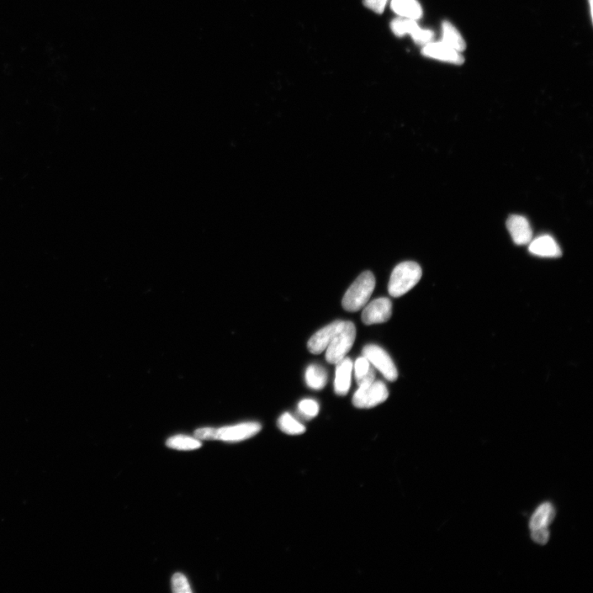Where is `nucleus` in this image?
<instances>
[{
    "instance_id": "1",
    "label": "nucleus",
    "mask_w": 593,
    "mask_h": 593,
    "mask_svg": "<svg viewBox=\"0 0 593 593\" xmlns=\"http://www.w3.org/2000/svg\"><path fill=\"white\" fill-rule=\"evenodd\" d=\"M422 277V269L414 262H405L396 266L391 273L388 284L391 296L399 298L409 292L419 283Z\"/></svg>"
},
{
    "instance_id": "2",
    "label": "nucleus",
    "mask_w": 593,
    "mask_h": 593,
    "mask_svg": "<svg viewBox=\"0 0 593 593\" xmlns=\"http://www.w3.org/2000/svg\"><path fill=\"white\" fill-rule=\"evenodd\" d=\"M375 285L376 280L372 272H365L360 274L344 296L343 308L351 312L361 310L367 305Z\"/></svg>"
},
{
    "instance_id": "3",
    "label": "nucleus",
    "mask_w": 593,
    "mask_h": 593,
    "mask_svg": "<svg viewBox=\"0 0 593 593\" xmlns=\"http://www.w3.org/2000/svg\"><path fill=\"white\" fill-rule=\"evenodd\" d=\"M356 338V328L351 321H345L340 332L334 337L326 348V359L331 364H336L346 356Z\"/></svg>"
},
{
    "instance_id": "4",
    "label": "nucleus",
    "mask_w": 593,
    "mask_h": 593,
    "mask_svg": "<svg viewBox=\"0 0 593 593\" xmlns=\"http://www.w3.org/2000/svg\"><path fill=\"white\" fill-rule=\"evenodd\" d=\"M388 388L381 381L364 386H359V390L353 396V405L359 409H370L377 406L388 398Z\"/></svg>"
},
{
    "instance_id": "5",
    "label": "nucleus",
    "mask_w": 593,
    "mask_h": 593,
    "mask_svg": "<svg viewBox=\"0 0 593 593\" xmlns=\"http://www.w3.org/2000/svg\"><path fill=\"white\" fill-rule=\"evenodd\" d=\"M363 356L366 358L373 366L380 371L386 380L395 382L398 378V372L393 359L383 348L368 345L363 349Z\"/></svg>"
},
{
    "instance_id": "6",
    "label": "nucleus",
    "mask_w": 593,
    "mask_h": 593,
    "mask_svg": "<svg viewBox=\"0 0 593 593\" xmlns=\"http://www.w3.org/2000/svg\"><path fill=\"white\" fill-rule=\"evenodd\" d=\"M393 315V304L386 298H380L371 301L365 306L362 314V321L365 325L371 326L385 323Z\"/></svg>"
},
{
    "instance_id": "7",
    "label": "nucleus",
    "mask_w": 593,
    "mask_h": 593,
    "mask_svg": "<svg viewBox=\"0 0 593 593\" xmlns=\"http://www.w3.org/2000/svg\"><path fill=\"white\" fill-rule=\"evenodd\" d=\"M262 430V426L256 422H247L239 425L218 428L219 440L240 442L255 436Z\"/></svg>"
},
{
    "instance_id": "8",
    "label": "nucleus",
    "mask_w": 593,
    "mask_h": 593,
    "mask_svg": "<svg viewBox=\"0 0 593 593\" xmlns=\"http://www.w3.org/2000/svg\"><path fill=\"white\" fill-rule=\"evenodd\" d=\"M344 324L345 321H336L315 333L308 343L309 351L314 354H319L326 351L334 337L341 331Z\"/></svg>"
},
{
    "instance_id": "9",
    "label": "nucleus",
    "mask_w": 593,
    "mask_h": 593,
    "mask_svg": "<svg viewBox=\"0 0 593 593\" xmlns=\"http://www.w3.org/2000/svg\"><path fill=\"white\" fill-rule=\"evenodd\" d=\"M422 54L432 59L441 61L453 65L460 66L464 63V57L460 52L444 44L443 42H430L423 47Z\"/></svg>"
},
{
    "instance_id": "10",
    "label": "nucleus",
    "mask_w": 593,
    "mask_h": 593,
    "mask_svg": "<svg viewBox=\"0 0 593 593\" xmlns=\"http://www.w3.org/2000/svg\"><path fill=\"white\" fill-rule=\"evenodd\" d=\"M507 229L517 245H526L532 240L530 222L521 215H513L507 220Z\"/></svg>"
},
{
    "instance_id": "11",
    "label": "nucleus",
    "mask_w": 593,
    "mask_h": 593,
    "mask_svg": "<svg viewBox=\"0 0 593 593\" xmlns=\"http://www.w3.org/2000/svg\"><path fill=\"white\" fill-rule=\"evenodd\" d=\"M529 252L532 255L541 257H559L562 251L555 238L550 235L540 236L529 243Z\"/></svg>"
},
{
    "instance_id": "12",
    "label": "nucleus",
    "mask_w": 593,
    "mask_h": 593,
    "mask_svg": "<svg viewBox=\"0 0 593 593\" xmlns=\"http://www.w3.org/2000/svg\"><path fill=\"white\" fill-rule=\"evenodd\" d=\"M353 371V363L351 359L347 357L344 358L336 363L335 391L339 396H346L349 393L351 385V375Z\"/></svg>"
},
{
    "instance_id": "13",
    "label": "nucleus",
    "mask_w": 593,
    "mask_h": 593,
    "mask_svg": "<svg viewBox=\"0 0 593 593\" xmlns=\"http://www.w3.org/2000/svg\"><path fill=\"white\" fill-rule=\"evenodd\" d=\"M391 8L401 18L416 21L423 15L421 5L417 0H391Z\"/></svg>"
},
{
    "instance_id": "14",
    "label": "nucleus",
    "mask_w": 593,
    "mask_h": 593,
    "mask_svg": "<svg viewBox=\"0 0 593 593\" xmlns=\"http://www.w3.org/2000/svg\"><path fill=\"white\" fill-rule=\"evenodd\" d=\"M555 517V510L553 505L550 502H544L533 513L529 527L531 531L535 529L548 527L554 521Z\"/></svg>"
},
{
    "instance_id": "15",
    "label": "nucleus",
    "mask_w": 593,
    "mask_h": 593,
    "mask_svg": "<svg viewBox=\"0 0 593 593\" xmlns=\"http://www.w3.org/2000/svg\"><path fill=\"white\" fill-rule=\"evenodd\" d=\"M443 41L444 44L452 47L454 50L463 52L467 48V44L462 35L459 33L456 26H454L448 21L443 23Z\"/></svg>"
},
{
    "instance_id": "16",
    "label": "nucleus",
    "mask_w": 593,
    "mask_h": 593,
    "mask_svg": "<svg viewBox=\"0 0 593 593\" xmlns=\"http://www.w3.org/2000/svg\"><path fill=\"white\" fill-rule=\"evenodd\" d=\"M354 373L359 386H368L374 382L376 378L375 370L368 360L364 356L360 357L354 363Z\"/></svg>"
},
{
    "instance_id": "17",
    "label": "nucleus",
    "mask_w": 593,
    "mask_h": 593,
    "mask_svg": "<svg viewBox=\"0 0 593 593\" xmlns=\"http://www.w3.org/2000/svg\"><path fill=\"white\" fill-rule=\"evenodd\" d=\"M305 379L306 384L311 389L321 390L324 388L328 379L326 370L320 365H310L306 370Z\"/></svg>"
},
{
    "instance_id": "18",
    "label": "nucleus",
    "mask_w": 593,
    "mask_h": 593,
    "mask_svg": "<svg viewBox=\"0 0 593 593\" xmlns=\"http://www.w3.org/2000/svg\"><path fill=\"white\" fill-rule=\"evenodd\" d=\"M278 426L280 430L289 435H299L306 431V428L289 413H284L279 417Z\"/></svg>"
},
{
    "instance_id": "19",
    "label": "nucleus",
    "mask_w": 593,
    "mask_h": 593,
    "mask_svg": "<svg viewBox=\"0 0 593 593\" xmlns=\"http://www.w3.org/2000/svg\"><path fill=\"white\" fill-rule=\"evenodd\" d=\"M420 29L415 20L404 18L396 19L391 23V29L397 36H412Z\"/></svg>"
},
{
    "instance_id": "20",
    "label": "nucleus",
    "mask_w": 593,
    "mask_h": 593,
    "mask_svg": "<svg viewBox=\"0 0 593 593\" xmlns=\"http://www.w3.org/2000/svg\"><path fill=\"white\" fill-rule=\"evenodd\" d=\"M167 446L177 450H195L201 447V443L197 438L192 437L177 435L172 437L167 441Z\"/></svg>"
},
{
    "instance_id": "21",
    "label": "nucleus",
    "mask_w": 593,
    "mask_h": 593,
    "mask_svg": "<svg viewBox=\"0 0 593 593\" xmlns=\"http://www.w3.org/2000/svg\"><path fill=\"white\" fill-rule=\"evenodd\" d=\"M299 415L306 421L314 419L319 415L320 407L314 400L304 399L298 406Z\"/></svg>"
},
{
    "instance_id": "22",
    "label": "nucleus",
    "mask_w": 593,
    "mask_h": 593,
    "mask_svg": "<svg viewBox=\"0 0 593 593\" xmlns=\"http://www.w3.org/2000/svg\"><path fill=\"white\" fill-rule=\"evenodd\" d=\"M172 589L176 593H190L192 589L187 579L180 573L175 574L172 577Z\"/></svg>"
},
{
    "instance_id": "23",
    "label": "nucleus",
    "mask_w": 593,
    "mask_h": 593,
    "mask_svg": "<svg viewBox=\"0 0 593 593\" xmlns=\"http://www.w3.org/2000/svg\"><path fill=\"white\" fill-rule=\"evenodd\" d=\"M195 437L199 440H218V428H199V430H195Z\"/></svg>"
},
{
    "instance_id": "24",
    "label": "nucleus",
    "mask_w": 593,
    "mask_h": 593,
    "mask_svg": "<svg viewBox=\"0 0 593 593\" xmlns=\"http://www.w3.org/2000/svg\"><path fill=\"white\" fill-rule=\"evenodd\" d=\"M434 34L430 30H423L421 28L411 36L416 43L419 45H427L430 43L433 39Z\"/></svg>"
},
{
    "instance_id": "25",
    "label": "nucleus",
    "mask_w": 593,
    "mask_h": 593,
    "mask_svg": "<svg viewBox=\"0 0 593 593\" xmlns=\"http://www.w3.org/2000/svg\"><path fill=\"white\" fill-rule=\"evenodd\" d=\"M531 536L535 542L545 545L548 542L550 538L548 527L535 529V530H532Z\"/></svg>"
},
{
    "instance_id": "26",
    "label": "nucleus",
    "mask_w": 593,
    "mask_h": 593,
    "mask_svg": "<svg viewBox=\"0 0 593 593\" xmlns=\"http://www.w3.org/2000/svg\"><path fill=\"white\" fill-rule=\"evenodd\" d=\"M389 0H363L365 6L377 14H383Z\"/></svg>"
},
{
    "instance_id": "27",
    "label": "nucleus",
    "mask_w": 593,
    "mask_h": 593,
    "mask_svg": "<svg viewBox=\"0 0 593 593\" xmlns=\"http://www.w3.org/2000/svg\"><path fill=\"white\" fill-rule=\"evenodd\" d=\"M589 5H590V13H591L590 14H591V19H592V15H593V14H592V13H593V12H592V8H593V7H592V6H593V5H592V0H589Z\"/></svg>"
}]
</instances>
